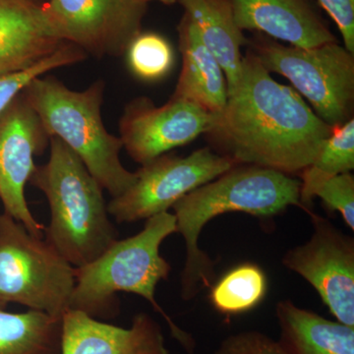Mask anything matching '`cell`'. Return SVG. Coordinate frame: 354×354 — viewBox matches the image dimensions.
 I'll return each mask as SVG.
<instances>
[{
	"label": "cell",
	"instance_id": "obj_1",
	"mask_svg": "<svg viewBox=\"0 0 354 354\" xmlns=\"http://www.w3.org/2000/svg\"><path fill=\"white\" fill-rule=\"evenodd\" d=\"M295 88L277 82L252 50L209 137L237 165L301 174L332 134Z\"/></svg>",
	"mask_w": 354,
	"mask_h": 354
},
{
	"label": "cell",
	"instance_id": "obj_2",
	"mask_svg": "<svg viewBox=\"0 0 354 354\" xmlns=\"http://www.w3.org/2000/svg\"><path fill=\"white\" fill-rule=\"evenodd\" d=\"M299 206L300 181L288 174L255 165H239L188 193L172 206L177 232L186 246L181 272V297L194 299L201 288H211L214 262L198 246L205 225L216 216L245 213L272 216Z\"/></svg>",
	"mask_w": 354,
	"mask_h": 354
},
{
	"label": "cell",
	"instance_id": "obj_3",
	"mask_svg": "<svg viewBox=\"0 0 354 354\" xmlns=\"http://www.w3.org/2000/svg\"><path fill=\"white\" fill-rule=\"evenodd\" d=\"M139 234L116 241L101 256L75 268V285L69 310H78L95 319H111L120 312L116 293H134L150 302L165 319L171 335L188 353L195 349L189 333L181 329L156 300V288L167 279L171 266L160 255L162 242L177 232L176 216L169 212L147 218Z\"/></svg>",
	"mask_w": 354,
	"mask_h": 354
},
{
	"label": "cell",
	"instance_id": "obj_4",
	"mask_svg": "<svg viewBox=\"0 0 354 354\" xmlns=\"http://www.w3.org/2000/svg\"><path fill=\"white\" fill-rule=\"evenodd\" d=\"M50 156L29 183L44 193L50 223L44 239L74 268L93 262L118 241L108 205L87 167L64 142L50 137Z\"/></svg>",
	"mask_w": 354,
	"mask_h": 354
},
{
	"label": "cell",
	"instance_id": "obj_5",
	"mask_svg": "<svg viewBox=\"0 0 354 354\" xmlns=\"http://www.w3.org/2000/svg\"><path fill=\"white\" fill-rule=\"evenodd\" d=\"M104 88L106 83L97 80L86 90H70L55 77L41 75L28 84L22 93L50 138L64 142L102 189L116 198L131 187L137 174L123 167L120 157L122 142L102 122Z\"/></svg>",
	"mask_w": 354,
	"mask_h": 354
},
{
	"label": "cell",
	"instance_id": "obj_6",
	"mask_svg": "<svg viewBox=\"0 0 354 354\" xmlns=\"http://www.w3.org/2000/svg\"><path fill=\"white\" fill-rule=\"evenodd\" d=\"M75 268L44 237L0 214V308L9 304L62 317L69 310Z\"/></svg>",
	"mask_w": 354,
	"mask_h": 354
},
{
	"label": "cell",
	"instance_id": "obj_7",
	"mask_svg": "<svg viewBox=\"0 0 354 354\" xmlns=\"http://www.w3.org/2000/svg\"><path fill=\"white\" fill-rule=\"evenodd\" d=\"M255 39L251 50L263 66L286 77L326 124L334 128L353 118L354 55L344 46L333 41L304 48Z\"/></svg>",
	"mask_w": 354,
	"mask_h": 354
},
{
	"label": "cell",
	"instance_id": "obj_8",
	"mask_svg": "<svg viewBox=\"0 0 354 354\" xmlns=\"http://www.w3.org/2000/svg\"><path fill=\"white\" fill-rule=\"evenodd\" d=\"M237 162L209 148L187 157L162 155L142 165L136 181L120 196L113 198L109 213L118 223L147 220L169 212L181 198L236 167Z\"/></svg>",
	"mask_w": 354,
	"mask_h": 354
},
{
	"label": "cell",
	"instance_id": "obj_9",
	"mask_svg": "<svg viewBox=\"0 0 354 354\" xmlns=\"http://www.w3.org/2000/svg\"><path fill=\"white\" fill-rule=\"evenodd\" d=\"M141 0H48L44 10L58 38L97 58L125 55L142 32Z\"/></svg>",
	"mask_w": 354,
	"mask_h": 354
},
{
	"label": "cell",
	"instance_id": "obj_10",
	"mask_svg": "<svg viewBox=\"0 0 354 354\" xmlns=\"http://www.w3.org/2000/svg\"><path fill=\"white\" fill-rule=\"evenodd\" d=\"M50 140L22 92L0 113V200L4 213L39 237H44L46 227L28 206L25 188L37 167L35 157L44 152Z\"/></svg>",
	"mask_w": 354,
	"mask_h": 354
},
{
	"label": "cell",
	"instance_id": "obj_11",
	"mask_svg": "<svg viewBox=\"0 0 354 354\" xmlns=\"http://www.w3.org/2000/svg\"><path fill=\"white\" fill-rule=\"evenodd\" d=\"M311 215L314 232L286 252L283 265L315 288L337 322L354 327V241L322 216Z\"/></svg>",
	"mask_w": 354,
	"mask_h": 354
},
{
	"label": "cell",
	"instance_id": "obj_12",
	"mask_svg": "<svg viewBox=\"0 0 354 354\" xmlns=\"http://www.w3.org/2000/svg\"><path fill=\"white\" fill-rule=\"evenodd\" d=\"M216 118L218 113L172 95L162 106L149 97H139L125 106L120 138L128 155L143 165L201 134H209Z\"/></svg>",
	"mask_w": 354,
	"mask_h": 354
},
{
	"label": "cell",
	"instance_id": "obj_13",
	"mask_svg": "<svg viewBox=\"0 0 354 354\" xmlns=\"http://www.w3.org/2000/svg\"><path fill=\"white\" fill-rule=\"evenodd\" d=\"M60 354H171L157 321L148 314L130 328L102 322L78 310L62 315Z\"/></svg>",
	"mask_w": 354,
	"mask_h": 354
},
{
	"label": "cell",
	"instance_id": "obj_14",
	"mask_svg": "<svg viewBox=\"0 0 354 354\" xmlns=\"http://www.w3.org/2000/svg\"><path fill=\"white\" fill-rule=\"evenodd\" d=\"M241 31L310 48L337 41L311 0H227Z\"/></svg>",
	"mask_w": 354,
	"mask_h": 354
},
{
	"label": "cell",
	"instance_id": "obj_15",
	"mask_svg": "<svg viewBox=\"0 0 354 354\" xmlns=\"http://www.w3.org/2000/svg\"><path fill=\"white\" fill-rule=\"evenodd\" d=\"M64 43L51 28L43 0H0V76L30 68Z\"/></svg>",
	"mask_w": 354,
	"mask_h": 354
},
{
	"label": "cell",
	"instance_id": "obj_16",
	"mask_svg": "<svg viewBox=\"0 0 354 354\" xmlns=\"http://www.w3.org/2000/svg\"><path fill=\"white\" fill-rule=\"evenodd\" d=\"M183 68L172 97L220 113L228 99L227 77L216 58L203 44L196 27L184 13L178 27Z\"/></svg>",
	"mask_w": 354,
	"mask_h": 354
},
{
	"label": "cell",
	"instance_id": "obj_17",
	"mask_svg": "<svg viewBox=\"0 0 354 354\" xmlns=\"http://www.w3.org/2000/svg\"><path fill=\"white\" fill-rule=\"evenodd\" d=\"M196 27L203 44L216 58L227 77L228 95L241 74V48L249 41L235 23L227 0H177Z\"/></svg>",
	"mask_w": 354,
	"mask_h": 354
},
{
	"label": "cell",
	"instance_id": "obj_18",
	"mask_svg": "<svg viewBox=\"0 0 354 354\" xmlns=\"http://www.w3.org/2000/svg\"><path fill=\"white\" fill-rule=\"evenodd\" d=\"M281 337L288 354H354V327L299 308L290 300L276 307Z\"/></svg>",
	"mask_w": 354,
	"mask_h": 354
},
{
	"label": "cell",
	"instance_id": "obj_19",
	"mask_svg": "<svg viewBox=\"0 0 354 354\" xmlns=\"http://www.w3.org/2000/svg\"><path fill=\"white\" fill-rule=\"evenodd\" d=\"M62 317L0 308V354H60Z\"/></svg>",
	"mask_w": 354,
	"mask_h": 354
},
{
	"label": "cell",
	"instance_id": "obj_20",
	"mask_svg": "<svg viewBox=\"0 0 354 354\" xmlns=\"http://www.w3.org/2000/svg\"><path fill=\"white\" fill-rule=\"evenodd\" d=\"M354 169V120L333 128L320 152L309 167L301 172L300 203L306 209L313 200L312 193L326 179Z\"/></svg>",
	"mask_w": 354,
	"mask_h": 354
},
{
	"label": "cell",
	"instance_id": "obj_21",
	"mask_svg": "<svg viewBox=\"0 0 354 354\" xmlns=\"http://www.w3.org/2000/svg\"><path fill=\"white\" fill-rule=\"evenodd\" d=\"M268 281L258 265L245 263L225 274L212 288L209 300L225 315H237L255 308L267 293Z\"/></svg>",
	"mask_w": 354,
	"mask_h": 354
},
{
	"label": "cell",
	"instance_id": "obj_22",
	"mask_svg": "<svg viewBox=\"0 0 354 354\" xmlns=\"http://www.w3.org/2000/svg\"><path fill=\"white\" fill-rule=\"evenodd\" d=\"M125 55L132 73L145 81L164 78L174 64L171 44L156 32H140L128 46Z\"/></svg>",
	"mask_w": 354,
	"mask_h": 354
},
{
	"label": "cell",
	"instance_id": "obj_23",
	"mask_svg": "<svg viewBox=\"0 0 354 354\" xmlns=\"http://www.w3.org/2000/svg\"><path fill=\"white\" fill-rule=\"evenodd\" d=\"M86 58L87 53L82 48L73 44L64 43L50 57L44 58L30 68L0 76V113L37 77L46 75L50 70L79 64Z\"/></svg>",
	"mask_w": 354,
	"mask_h": 354
},
{
	"label": "cell",
	"instance_id": "obj_24",
	"mask_svg": "<svg viewBox=\"0 0 354 354\" xmlns=\"http://www.w3.org/2000/svg\"><path fill=\"white\" fill-rule=\"evenodd\" d=\"M312 196L321 198L328 208L339 212L354 230V177L351 172L326 179L316 186Z\"/></svg>",
	"mask_w": 354,
	"mask_h": 354
},
{
	"label": "cell",
	"instance_id": "obj_25",
	"mask_svg": "<svg viewBox=\"0 0 354 354\" xmlns=\"http://www.w3.org/2000/svg\"><path fill=\"white\" fill-rule=\"evenodd\" d=\"M213 354H288L279 341L259 330H243L225 337Z\"/></svg>",
	"mask_w": 354,
	"mask_h": 354
},
{
	"label": "cell",
	"instance_id": "obj_26",
	"mask_svg": "<svg viewBox=\"0 0 354 354\" xmlns=\"http://www.w3.org/2000/svg\"><path fill=\"white\" fill-rule=\"evenodd\" d=\"M318 1L339 28L346 50L354 55V0Z\"/></svg>",
	"mask_w": 354,
	"mask_h": 354
},
{
	"label": "cell",
	"instance_id": "obj_27",
	"mask_svg": "<svg viewBox=\"0 0 354 354\" xmlns=\"http://www.w3.org/2000/svg\"><path fill=\"white\" fill-rule=\"evenodd\" d=\"M141 1L148 3L149 1H158L165 4V6H171V4L176 3L177 0H141Z\"/></svg>",
	"mask_w": 354,
	"mask_h": 354
}]
</instances>
